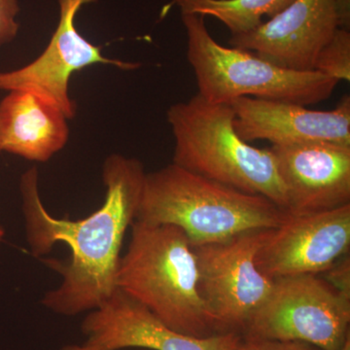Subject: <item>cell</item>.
Segmentation results:
<instances>
[{"instance_id":"2","label":"cell","mask_w":350,"mask_h":350,"mask_svg":"<svg viewBox=\"0 0 350 350\" xmlns=\"http://www.w3.org/2000/svg\"><path fill=\"white\" fill-rule=\"evenodd\" d=\"M131 227L117 288L172 330L197 338L220 333L200 294L197 257L185 232L138 220Z\"/></svg>"},{"instance_id":"13","label":"cell","mask_w":350,"mask_h":350,"mask_svg":"<svg viewBox=\"0 0 350 350\" xmlns=\"http://www.w3.org/2000/svg\"><path fill=\"white\" fill-rule=\"evenodd\" d=\"M234 130L245 142L268 140L273 145L328 142L350 147V96L345 94L331 111L262 98H236Z\"/></svg>"},{"instance_id":"23","label":"cell","mask_w":350,"mask_h":350,"mask_svg":"<svg viewBox=\"0 0 350 350\" xmlns=\"http://www.w3.org/2000/svg\"><path fill=\"white\" fill-rule=\"evenodd\" d=\"M4 236H5V231H4L3 228L0 227V241L4 238Z\"/></svg>"},{"instance_id":"16","label":"cell","mask_w":350,"mask_h":350,"mask_svg":"<svg viewBox=\"0 0 350 350\" xmlns=\"http://www.w3.org/2000/svg\"><path fill=\"white\" fill-rule=\"evenodd\" d=\"M314 70L337 79L350 80V32L337 29L329 42L320 50L315 59Z\"/></svg>"},{"instance_id":"8","label":"cell","mask_w":350,"mask_h":350,"mask_svg":"<svg viewBox=\"0 0 350 350\" xmlns=\"http://www.w3.org/2000/svg\"><path fill=\"white\" fill-rule=\"evenodd\" d=\"M350 248V204L305 214L288 215L271 230L256 254L257 268L269 280L323 273Z\"/></svg>"},{"instance_id":"22","label":"cell","mask_w":350,"mask_h":350,"mask_svg":"<svg viewBox=\"0 0 350 350\" xmlns=\"http://www.w3.org/2000/svg\"><path fill=\"white\" fill-rule=\"evenodd\" d=\"M338 350H350V336L347 338V340H345V342L344 345H342V347H340V349Z\"/></svg>"},{"instance_id":"20","label":"cell","mask_w":350,"mask_h":350,"mask_svg":"<svg viewBox=\"0 0 350 350\" xmlns=\"http://www.w3.org/2000/svg\"><path fill=\"white\" fill-rule=\"evenodd\" d=\"M336 13L340 29H350V0H335Z\"/></svg>"},{"instance_id":"19","label":"cell","mask_w":350,"mask_h":350,"mask_svg":"<svg viewBox=\"0 0 350 350\" xmlns=\"http://www.w3.org/2000/svg\"><path fill=\"white\" fill-rule=\"evenodd\" d=\"M323 280L340 293L350 297V256L345 255L324 271Z\"/></svg>"},{"instance_id":"6","label":"cell","mask_w":350,"mask_h":350,"mask_svg":"<svg viewBox=\"0 0 350 350\" xmlns=\"http://www.w3.org/2000/svg\"><path fill=\"white\" fill-rule=\"evenodd\" d=\"M349 323L350 297L319 275L288 276L273 280L241 336L338 350L350 336Z\"/></svg>"},{"instance_id":"12","label":"cell","mask_w":350,"mask_h":350,"mask_svg":"<svg viewBox=\"0 0 350 350\" xmlns=\"http://www.w3.org/2000/svg\"><path fill=\"white\" fill-rule=\"evenodd\" d=\"M337 29L335 0H293L255 31L232 36L229 44L280 68L310 71Z\"/></svg>"},{"instance_id":"14","label":"cell","mask_w":350,"mask_h":350,"mask_svg":"<svg viewBox=\"0 0 350 350\" xmlns=\"http://www.w3.org/2000/svg\"><path fill=\"white\" fill-rule=\"evenodd\" d=\"M68 120L54 103L38 94L9 91L0 101V151L48 162L68 144Z\"/></svg>"},{"instance_id":"3","label":"cell","mask_w":350,"mask_h":350,"mask_svg":"<svg viewBox=\"0 0 350 350\" xmlns=\"http://www.w3.org/2000/svg\"><path fill=\"white\" fill-rule=\"evenodd\" d=\"M288 214L260 195L209 180L174 163L146 174L135 220L180 228L192 246L280 227Z\"/></svg>"},{"instance_id":"11","label":"cell","mask_w":350,"mask_h":350,"mask_svg":"<svg viewBox=\"0 0 350 350\" xmlns=\"http://www.w3.org/2000/svg\"><path fill=\"white\" fill-rule=\"evenodd\" d=\"M289 215L350 204V147L328 142L273 145Z\"/></svg>"},{"instance_id":"9","label":"cell","mask_w":350,"mask_h":350,"mask_svg":"<svg viewBox=\"0 0 350 350\" xmlns=\"http://www.w3.org/2000/svg\"><path fill=\"white\" fill-rule=\"evenodd\" d=\"M96 0H59V22L45 51L32 63L16 70L0 72V90H23L54 103L66 118L75 116L76 105L68 94L69 79L76 71L93 64H108L123 70L137 68L139 64L126 63L103 56L78 32L75 17L84 4Z\"/></svg>"},{"instance_id":"15","label":"cell","mask_w":350,"mask_h":350,"mask_svg":"<svg viewBox=\"0 0 350 350\" xmlns=\"http://www.w3.org/2000/svg\"><path fill=\"white\" fill-rule=\"evenodd\" d=\"M293 0H172L163 14L172 6L181 15L211 16L222 22L232 36L255 31L262 24L264 16L275 17Z\"/></svg>"},{"instance_id":"10","label":"cell","mask_w":350,"mask_h":350,"mask_svg":"<svg viewBox=\"0 0 350 350\" xmlns=\"http://www.w3.org/2000/svg\"><path fill=\"white\" fill-rule=\"evenodd\" d=\"M81 330L98 350H236L241 338L237 332L197 338L172 330L119 289L88 313Z\"/></svg>"},{"instance_id":"17","label":"cell","mask_w":350,"mask_h":350,"mask_svg":"<svg viewBox=\"0 0 350 350\" xmlns=\"http://www.w3.org/2000/svg\"><path fill=\"white\" fill-rule=\"evenodd\" d=\"M19 11L17 0H0V47L17 36L19 24L16 17Z\"/></svg>"},{"instance_id":"1","label":"cell","mask_w":350,"mask_h":350,"mask_svg":"<svg viewBox=\"0 0 350 350\" xmlns=\"http://www.w3.org/2000/svg\"><path fill=\"white\" fill-rule=\"evenodd\" d=\"M144 165L120 154L108 156L103 165L107 188L103 206L80 220L56 218L44 206L38 190V167L22 175L20 191L25 237L34 257L48 254L55 244H68L66 264L45 261L62 275L61 284L44 295L42 305L64 317L100 308L117 291L120 252L128 228L137 219L144 191Z\"/></svg>"},{"instance_id":"7","label":"cell","mask_w":350,"mask_h":350,"mask_svg":"<svg viewBox=\"0 0 350 350\" xmlns=\"http://www.w3.org/2000/svg\"><path fill=\"white\" fill-rule=\"evenodd\" d=\"M271 230L245 232L221 243L193 246L200 294L220 333L237 332L241 335L273 288V280L255 262Z\"/></svg>"},{"instance_id":"5","label":"cell","mask_w":350,"mask_h":350,"mask_svg":"<svg viewBox=\"0 0 350 350\" xmlns=\"http://www.w3.org/2000/svg\"><path fill=\"white\" fill-rule=\"evenodd\" d=\"M187 33V57L202 98L211 103L262 98L312 105L330 98L338 82L317 70L280 68L250 51L224 47L214 40L204 17L182 15Z\"/></svg>"},{"instance_id":"21","label":"cell","mask_w":350,"mask_h":350,"mask_svg":"<svg viewBox=\"0 0 350 350\" xmlns=\"http://www.w3.org/2000/svg\"><path fill=\"white\" fill-rule=\"evenodd\" d=\"M59 350H98L96 349V347H92V345L86 344V342H84V344L82 345H64V347H62V349H59ZM138 350H146V349H138Z\"/></svg>"},{"instance_id":"4","label":"cell","mask_w":350,"mask_h":350,"mask_svg":"<svg viewBox=\"0 0 350 350\" xmlns=\"http://www.w3.org/2000/svg\"><path fill=\"white\" fill-rule=\"evenodd\" d=\"M167 117L174 137V165L244 193L262 196L287 213V197L273 152L239 138L230 103H208L197 94L172 105Z\"/></svg>"},{"instance_id":"18","label":"cell","mask_w":350,"mask_h":350,"mask_svg":"<svg viewBox=\"0 0 350 350\" xmlns=\"http://www.w3.org/2000/svg\"><path fill=\"white\" fill-rule=\"evenodd\" d=\"M236 350H320L310 344L301 342L264 340V338L241 336Z\"/></svg>"}]
</instances>
